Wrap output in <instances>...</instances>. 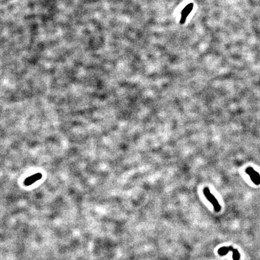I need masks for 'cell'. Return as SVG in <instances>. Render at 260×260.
Listing matches in <instances>:
<instances>
[{
  "label": "cell",
  "instance_id": "1",
  "mask_svg": "<svg viewBox=\"0 0 260 260\" xmlns=\"http://www.w3.org/2000/svg\"><path fill=\"white\" fill-rule=\"evenodd\" d=\"M203 193H204V195L205 197L206 198V199L213 205L214 211L216 212H220L221 209H222V207H221L220 205L219 204V202H218L217 199L211 193L210 191H209V189L208 187L204 188V189L203 190Z\"/></svg>",
  "mask_w": 260,
  "mask_h": 260
},
{
  "label": "cell",
  "instance_id": "2",
  "mask_svg": "<svg viewBox=\"0 0 260 260\" xmlns=\"http://www.w3.org/2000/svg\"><path fill=\"white\" fill-rule=\"evenodd\" d=\"M229 252H232V258L233 260H239L240 258V254L237 249H234L232 246H223L219 249L217 252L220 256H224L226 254H228Z\"/></svg>",
  "mask_w": 260,
  "mask_h": 260
},
{
  "label": "cell",
  "instance_id": "3",
  "mask_svg": "<svg viewBox=\"0 0 260 260\" xmlns=\"http://www.w3.org/2000/svg\"><path fill=\"white\" fill-rule=\"evenodd\" d=\"M193 7H194L193 3H190L184 8L183 10L181 12V20H180L181 24H184V23H185L187 18L188 17V16L192 11Z\"/></svg>",
  "mask_w": 260,
  "mask_h": 260
},
{
  "label": "cell",
  "instance_id": "4",
  "mask_svg": "<svg viewBox=\"0 0 260 260\" xmlns=\"http://www.w3.org/2000/svg\"><path fill=\"white\" fill-rule=\"evenodd\" d=\"M246 172L250 177L252 181L256 185L260 184V175L257 172L255 171L252 167H248L246 170Z\"/></svg>",
  "mask_w": 260,
  "mask_h": 260
}]
</instances>
